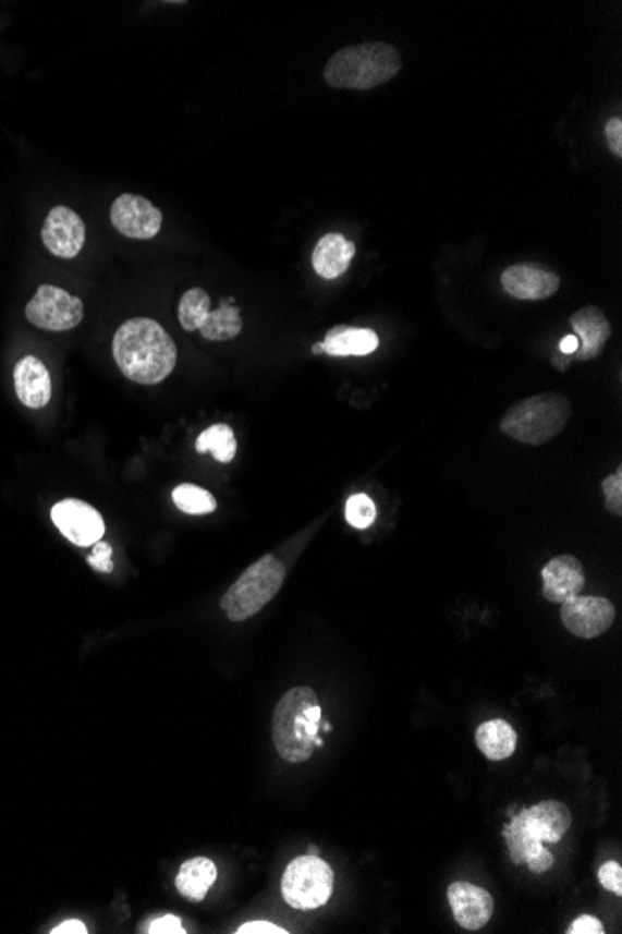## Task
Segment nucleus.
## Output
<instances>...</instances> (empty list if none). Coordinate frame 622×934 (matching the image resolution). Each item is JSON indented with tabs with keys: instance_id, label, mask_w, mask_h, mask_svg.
Masks as SVG:
<instances>
[{
	"instance_id": "obj_3",
	"label": "nucleus",
	"mask_w": 622,
	"mask_h": 934,
	"mask_svg": "<svg viewBox=\"0 0 622 934\" xmlns=\"http://www.w3.org/2000/svg\"><path fill=\"white\" fill-rule=\"evenodd\" d=\"M401 70V54L390 44L343 47L325 65V81L340 90H373Z\"/></svg>"
},
{
	"instance_id": "obj_19",
	"label": "nucleus",
	"mask_w": 622,
	"mask_h": 934,
	"mask_svg": "<svg viewBox=\"0 0 622 934\" xmlns=\"http://www.w3.org/2000/svg\"><path fill=\"white\" fill-rule=\"evenodd\" d=\"M322 353L330 356H366L379 348V336L375 330L356 329L340 325L328 330L321 342Z\"/></svg>"
},
{
	"instance_id": "obj_29",
	"label": "nucleus",
	"mask_w": 622,
	"mask_h": 934,
	"mask_svg": "<svg viewBox=\"0 0 622 934\" xmlns=\"http://www.w3.org/2000/svg\"><path fill=\"white\" fill-rule=\"evenodd\" d=\"M598 881L608 891H613L615 896H622V868L619 862L603 863L598 871Z\"/></svg>"
},
{
	"instance_id": "obj_6",
	"label": "nucleus",
	"mask_w": 622,
	"mask_h": 934,
	"mask_svg": "<svg viewBox=\"0 0 622 934\" xmlns=\"http://www.w3.org/2000/svg\"><path fill=\"white\" fill-rule=\"evenodd\" d=\"M334 871L319 857H298L289 863L283 873L282 896L289 907L296 910H315L332 896Z\"/></svg>"
},
{
	"instance_id": "obj_1",
	"label": "nucleus",
	"mask_w": 622,
	"mask_h": 934,
	"mask_svg": "<svg viewBox=\"0 0 622 934\" xmlns=\"http://www.w3.org/2000/svg\"><path fill=\"white\" fill-rule=\"evenodd\" d=\"M112 353L127 379L157 385L172 374L178 348L167 330L149 317H135L115 330Z\"/></svg>"
},
{
	"instance_id": "obj_25",
	"label": "nucleus",
	"mask_w": 622,
	"mask_h": 934,
	"mask_svg": "<svg viewBox=\"0 0 622 934\" xmlns=\"http://www.w3.org/2000/svg\"><path fill=\"white\" fill-rule=\"evenodd\" d=\"M503 838L508 841L511 862L516 863V865L526 863L527 858H532L535 852H539L545 847V844H540V841H537V839L532 838L527 834L526 828L522 825V818H520L519 813L513 815L511 823L503 828Z\"/></svg>"
},
{
	"instance_id": "obj_14",
	"label": "nucleus",
	"mask_w": 622,
	"mask_h": 934,
	"mask_svg": "<svg viewBox=\"0 0 622 934\" xmlns=\"http://www.w3.org/2000/svg\"><path fill=\"white\" fill-rule=\"evenodd\" d=\"M501 286L520 301H542L558 293L559 277L539 265L519 264L503 271Z\"/></svg>"
},
{
	"instance_id": "obj_7",
	"label": "nucleus",
	"mask_w": 622,
	"mask_h": 934,
	"mask_svg": "<svg viewBox=\"0 0 622 934\" xmlns=\"http://www.w3.org/2000/svg\"><path fill=\"white\" fill-rule=\"evenodd\" d=\"M83 316V301L57 286H41L33 301L26 304V319L51 332L75 329Z\"/></svg>"
},
{
	"instance_id": "obj_2",
	"label": "nucleus",
	"mask_w": 622,
	"mask_h": 934,
	"mask_svg": "<svg viewBox=\"0 0 622 934\" xmlns=\"http://www.w3.org/2000/svg\"><path fill=\"white\" fill-rule=\"evenodd\" d=\"M322 709L314 689L298 687L283 694L272 716V741L280 757L304 763L314 754Z\"/></svg>"
},
{
	"instance_id": "obj_13",
	"label": "nucleus",
	"mask_w": 622,
	"mask_h": 934,
	"mask_svg": "<svg viewBox=\"0 0 622 934\" xmlns=\"http://www.w3.org/2000/svg\"><path fill=\"white\" fill-rule=\"evenodd\" d=\"M451 910L455 915L456 923L466 931H479L485 927L492 912H495V899L481 886L469 883H453L448 889Z\"/></svg>"
},
{
	"instance_id": "obj_26",
	"label": "nucleus",
	"mask_w": 622,
	"mask_h": 934,
	"mask_svg": "<svg viewBox=\"0 0 622 934\" xmlns=\"http://www.w3.org/2000/svg\"><path fill=\"white\" fill-rule=\"evenodd\" d=\"M173 504L188 515H207L217 509V500L211 493L198 485L183 484L172 493Z\"/></svg>"
},
{
	"instance_id": "obj_18",
	"label": "nucleus",
	"mask_w": 622,
	"mask_h": 934,
	"mask_svg": "<svg viewBox=\"0 0 622 934\" xmlns=\"http://www.w3.org/2000/svg\"><path fill=\"white\" fill-rule=\"evenodd\" d=\"M354 254L356 246L349 239L343 238L341 233H327L315 245L312 265L319 277L334 280L349 269Z\"/></svg>"
},
{
	"instance_id": "obj_15",
	"label": "nucleus",
	"mask_w": 622,
	"mask_h": 934,
	"mask_svg": "<svg viewBox=\"0 0 622 934\" xmlns=\"http://www.w3.org/2000/svg\"><path fill=\"white\" fill-rule=\"evenodd\" d=\"M585 586L582 561L571 555L558 556L542 569V595L550 603H565Z\"/></svg>"
},
{
	"instance_id": "obj_28",
	"label": "nucleus",
	"mask_w": 622,
	"mask_h": 934,
	"mask_svg": "<svg viewBox=\"0 0 622 934\" xmlns=\"http://www.w3.org/2000/svg\"><path fill=\"white\" fill-rule=\"evenodd\" d=\"M606 509L613 515H622V469L619 466L615 474L606 477L602 484Z\"/></svg>"
},
{
	"instance_id": "obj_35",
	"label": "nucleus",
	"mask_w": 622,
	"mask_h": 934,
	"mask_svg": "<svg viewBox=\"0 0 622 934\" xmlns=\"http://www.w3.org/2000/svg\"><path fill=\"white\" fill-rule=\"evenodd\" d=\"M237 934H285L288 931L270 922L244 923L235 931Z\"/></svg>"
},
{
	"instance_id": "obj_17",
	"label": "nucleus",
	"mask_w": 622,
	"mask_h": 934,
	"mask_svg": "<svg viewBox=\"0 0 622 934\" xmlns=\"http://www.w3.org/2000/svg\"><path fill=\"white\" fill-rule=\"evenodd\" d=\"M15 393L28 409H44L51 401V375L36 356H25L13 369Z\"/></svg>"
},
{
	"instance_id": "obj_11",
	"label": "nucleus",
	"mask_w": 622,
	"mask_h": 934,
	"mask_svg": "<svg viewBox=\"0 0 622 934\" xmlns=\"http://www.w3.org/2000/svg\"><path fill=\"white\" fill-rule=\"evenodd\" d=\"M47 251L62 259H71L83 251L86 228L81 217L70 207L58 206L47 215L41 230Z\"/></svg>"
},
{
	"instance_id": "obj_37",
	"label": "nucleus",
	"mask_w": 622,
	"mask_h": 934,
	"mask_svg": "<svg viewBox=\"0 0 622 934\" xmlns=\"http://www.w3.org/2000/svg\"><path fill=\"white\" fill-rule=\"evenodd\" d=\"M577 349H580V340H577L574 335L565 336V338L561 340V343H559V351H561L565 356L574 355Z\"/></svg>"
},
{
	"instance_id": "obj_20",
	"label": "nucleus",
	"mask_w": 622,
	"mask_h": 934,
	"mask_svg": "<svg viewBox=\"0 0 622 934\" xmlns=\"http://www.w3.org/2000/svg\"><path fill=\"white\" fill-rule=\"evenodd\" d=\"M217 881V865L209 858L198 857L181 865L175 888L191 901H204Z\"/></svg>"
},
{
	"instance_id": "obj_39",
	"label": "nucleus",
	"mask_w": 622,
	"mask_h": 934,
	"mask_svg": "<svg viewBox=\"0 0 622 934\" xmlns=\"http://www.w3.org/2000/svg\"><path fill=\"white\" fill-rule=\"evenodd\" d=\"M315 747H322V741L319 737H315Z\"/></svg>"
},
{
	"instance_id": "obj_30",
	"label": "nucleus",
	"mask_w": 622,
	"mask_h": 934,
	"mask_svg": "<svg viewBox=\"0 0 622 934\" xmlns=\"http://www.w3.org/2000/svg\"><path fill=\"white\" fill-rule=\"evenodd\" d=\"M92 547H94V550L88 556V566H92L99 573H110L114 569V563H112V547H110L109 543L103 542H97Z\"/></svg>"
},
{
	"instance_id": "obj_23",
	"label": "nucleus",
	"mask_w": 622,
	"mask_h": 934,
	"mask_svg": "<svg viewBox=\"0 0 622 934\" xmlns=\"http://www.w3.org/2000/svg\"><path fill=\"white\" fill-rule=\"evenodd\" d=\"M196 451L198 453L211 451L212 458L219 463H230L237 453V438L230 426L215 424L196 438Z\"/></svg>"
},
{
	"instance_id": "obj_8",
	"label": "nucleus",
	"mask_w": 622,
	"mask_h": 934,
	"mask_svg": "<svg viewBox=\"0 0 622 934\" xmlns=\"http://www.w3.org/2000/svg\"><path fill=\"white\" fill-rule=\"evenodd\" d=\"M561 621L577 639H598L615 621V606L603 597L576 595L561 603Z\"/></svg>"
},
{
	"instance_id": "obj_5",
	"label": "nucleus",
	"mask_w": 622,
	"mask_h": 934,
	"mask_svg": "<svg viewBox=\"0 0 622 934\" xmlns=\"http://www.w3.org/2000/svg\"><path fill=\"white\" fill-rule=\"evenodd\" d=\"M285 580V568L275 556H264L252 563L237 582L225 592L220 606L231 621H244L256 616L267 603L277 597Z\"/></svg>"
},
{
	"instance_id": "obj_9",
	"label": "nucleus",
	"mask_w": 622,
	"mask_h": 934,
	"mask_svg": "<svg viewBox=\"0 0 622 934\" xmlns=\"http://www.w3.org/2000/svg\"><path fill=\"white\" fill-rule=\"evenodd\" d=\"M51 519L65 539L77 547H92L105 535V522L97 509L75 498L58 502L51 509Z\"/></svg>"
},
{
	"instance_id": "obj_4",
	"label": "nucleus",
	"mask_w": 622,
	"mask_h": 934,
	"mask_svg": "<svg viewBox=\"0 0 622 934\" xmlns=\"http://www.w3.org/2000/svg\"><path fill=\"white\" fill-rule=\"evenodd\" d=\"M571 400L565 393H535L519 401L501 419V432L522 445H545L565 429L571 420Z\"/></svg>"
},
{
	"instance_id": "obj_10",
	"label": "nucleus",
	"mask_w": 622,
	"mask_h": 934,
	"mask_svg": "<svg viewBox=\"0 0 622 934\" xmlns=\"http://www.w3.org/2000/svg\"><path fill=\"white\" fill-rule=\"evenodd\" d=\"M110 220L125 238L154 239L161 232L162 214L142 196L122 194L110 207Z\"/></svg>"
},
{
	"instance_id": "obj_31",
	"label": "nucleus",
	"mask_w": 622,
	"mask_h": 934,
	"mask_svg": "<svg viewBox=\"0 0 622 934\" xmlns=\"http://www.w3.org/2000/svg\"><path fill=\"white\" fill-rule=\"evenodd\" d=\"M144 933L151 934H183L186 933L183 925H181L180 918H175V915H162L159 920H155V922L149 923L148 931H144Z\"/></svg>"
},
{
	"instance_id": "obj_22",
	"label": "nucleus",
	"mask_w": 622,
	"mask_h": 934,
	"mask_svg": "<svg viewBox=\"0 0 622 934\" xmlns=\"http://www.w3.org/2000/svg\"><path fill=\"white\" fill-rule=\"evenodd\" d=\"M231 303H235V301L228 299V303H222L219 310L211 312L207 316L206 323L202 325L199 332L209 342H225V340L239 336L243 329L241 312H239L237 306H233Z\"/></svg>"
},
{
	"instance_id": "obj_40",
	"label": "nucleus",
	"mask_w": 622,
	"mask_h": 934,
	"mask_svg": "<svg viewBox=\"0 0 622 934\" xmlns=\"http://www.w3.org/2000/svg\"><path fill=\"white\" fill-rule=\"evenodd\" d=\"M322 729H325V731H330V729H332V726H330V724H328L327 721V724H322Z\"/></svg>"
},
{
	"instance_id": "obj_33",
	"label": "nucleus",
	"mask_w": 622,
	"mask_h": 934,
	"mask_svg": "<svg viewBox=\"0 0 622 934\" xmlns=\"http://www.w3.org/2000/svg\"><path fill=\"white\" fill-rule=\"evenodd\" d=\"M569 934H603V925L600 920L593 915H580L577 920L572 922L571 927L566 931Z\"/></svg>"
},
{
	"instance_id": "obj_38",
	"label": "nucleus",
	"mask_w": 622,
	"mask_h": 934,
	"mask_svg": "<svg viewBox=\"0 0 622 934\" xmlns=\"http://www.w3.org/2000/svg\"><path fill=\"white\" fill-rule=\"evenodd\" d=\"M308 854H312V857H317V854H319V851H317L315 847H309Z\"/></svg>"
},
{
	"instance_id": "obj_12",
	"label": "nucleus",
	"mask_w": 622,
	"mask_h": 934,
	"mask_svg": "<svg viewBox=\"0 0 622 934\" xmlns=\"http://www.w3.org/2000/svg\"><path fill=\"white\" fill-rule=\"evenodd\" d=\"M522 825L540 844H559L572 825V813L563 802L545 800L519 812Z\"/></svg>"
},
{
	"instance_id": "obj_27",
	"label": "nucleus",
	"mask_w": 622,
	"mask_h": 934,
	"mask_svg": "<svg viewBox=\"0 0 622 934\" xmlns=\"http://www.w3.org/2000/svg\"><path fill=\"white\" fill-rule=\"evenodd\" d=\"M345 517L346 522L353 529H369L375 519H377V506H375L371 498L364 495V493H359V495H354V497L346 500Z\"/></svg>"
},
{
	"instance_id": "obj_32",
	"label": "nucleus",
	"mask_w": 622,
	"mask_h": 934,
	"mask_svg": "<svg viewBox=\"0 0 622 934\" xmlns=\"http://www.w3.org/2000/svg\"><path fill=\"white\" fill-rule=\"evenodd\" d=\"M606 138L610 146L611 154L615 157H622V120L619 117L611 118L606 123Z\"/></svg>"
},
{
	"instance_id": "obj_34",
	"label": "nucleus",
	"mask_w": 622,
	"mask_h": 934,
	"mask_svg": "<svg viewBox=\"0 0 622 934\" xmlns=\"http://www.w3.org/2000/svg\"><path fill=\"white\" fill-rule=\"evenodd\" d=\"M526 865L529 868V871L537 873V875L546 873L553 865L552 851H548L546 847H542L539 852H535L532 858H527Z\"/></svg>"
},
{
	"instance_id": "obj_16",
	"label": "nucleus",
	"mask_w": 622,
	"mask_h": 934,
	"mask_svg": "<svg viewBox=\"0 0 622 934\" xmlns=\"http://www.w3.org/2000/svg\"><path fill=\"white\" fill-rule=\"evenodd\" d=\"M574 336L580 340V349L574 353L577 361H590L602 355L603 345L611 338V325L598 306H585L571 316Z\"/></svg>"
},
{
	"instance_id": "obj_21",
	"label": "nucleus",
	"mask_w": 622,
	"mask_h": 934,
	"mask_svg": "<svg viewBox=\"0 0 622 934\" xmlns=\"http://www.w3.org/2000/svg\"><path fill=\"white\" fill-rule=\"evenodd\" d=\"M516 731L505 720H488L475 731V742L485 757L490 761H503L516 750Z\"/></svg>"
},
{
	"instance_id": "obj_24",
	"label": "nucleus",
	"mask_w": 622,
	"mask_h": 934,
	"mask_svg": "<svg viewBox=\"0 0 622 934\" xmlns=\"http://www.w3.org/2000/svg\"><path fill=\"white\" fill-rule=\"evenodd\" d=\"M209 314H211V299L207 295L206 290L193 288L181 296L178 316H180L183 329L188 330V332L202 329V325L206 323Z\"/></svg>"
},
{
	"instance_id": "obj_36",
	"label": "nucleus",
	"mask_w": 622,
	"mask_h": 934,
	"mask_svg": "<svg viewBox=\"0 0 622 934\" xmlns=\"http://www.w3.org/2000/svg\"><path fill=\"white\" fill-rule=\"evenodd\" d=\"M52 934H86L88 929L78 920H70V922L60 923L58 927L52 929Z\"/></svg>"
}]
</instances>
